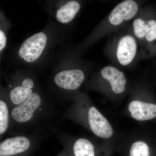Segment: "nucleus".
I'll return each instance as SVG.
<instances>
[{
  "mask_svg": "<svg viewBox=\"0 0 156 156\" xmlns=\"http://www.w3.org/2000/svg\"><path fill=\"white\" fill-rule=\"evenodd\" d=\"M128 109L131 115L137 121H147L156 117V105L139 101H133L129 104Z\"/></svg>",
  "mask_w": 156,
  "mask_h": 156,
  "instance_id": "f8f14e48",
  "label": "nucleus"
},
{
  "mask_svg": "<svg viewBox=\"0 0 156 156\" xmlns=\"http://www.w3.org/2000/svg\"><path fill=\"white\" fill-rule=\"evenodd\" d=\"M101 74L109 82L112 90L115 93L120 94L125 91L127 81L123 72L114 67L107 66L101 70Z\"/></svg>",
  "mask_w": 156,
  "mask_h": 156,
  "instance_id": "ddd939ff",
  "label": "nucleus"
},
{
  "mask_svg": "<svg viewBox=\"0 0 156 156\" xmlns=\"http://www.w3.org/2000/svg\"><path fill=\"white\" fill-rule=\"evenodd\" d=\"M7 83L5 89L12 108L24 102L40 88L36 76L23 71H19L11 75Z\"/></svg>",
  "mask_w": 156,
  "mask_h": 156,
  "instance_id": "7ed1b4c3",
  "label": "nucleus"
},
{
  "mask_svg": "<svg viewBox=\"0 0 156 156\" xmlns=\"http://www.w3.org/2000/svg\"><path fill=\"white\" fill-rule=\"evenodd\" d=\"M56 156H68L67 152L66 151L63 150L61 152H60L58 154L56 155Z\"/></svg>",
  "mask_w": 156,
  "mask_h": 156,
  "instance_id": "a211bd4d",
  "label": "nucleus"
},
{
  "mask_svg": "<svg viewBox=\"0 0 156 156\" xmlns=\"http://www.w3.org/2000/svg\"><path fill=\"white\" fill-rule=\"evenodd\" d=\"M52 33L50 30H44L26 39L17 50L20 60L28 65L40 62L52 47L54 41Z\"/></svg>",
  "mask_w": 156,
  "mask_h": 156,
  "instance_id": "f03ea898",
  "label": "nucleus"
},
{
  "mask_svg": "<svg viewBox=\"0 0 156 156\" xmlns=\"http://www.w3.org/2000/svg\"><path fill=\"white\" fill-rule=\"evenodd\" d=\"M137 43L134 37L127 35L119 41L117 49L118 61L122 65L127 66L131 63L136 56Z\"/></svg>",
  "mask_w": 156,
  "mask_h": 156,
  "instance_id": "9d476101",
  "label": "nucleus"
},
{
  "mask_svg": "<svg viewBox=\"0 0 156 156\" xmlns=\"http://www.w3.org/2000/svg\"><path fill=\"white\" fill-rule=\"evenodd\" d=\"M129 156H149V149L145 143L136 141L131 146Z\"/></svg>",
  "mask_w": 156,
  "mask_h": 156,
  "instance_id": "dca6fc26",
  "label": "nucleus"
},
{
  "mask_svg": "<svg viewBox=\"0 0 156 156\" xmlns=\"http://www.w3.org/2000/svg\"><path fill=\"white\" fill-rule=\"evenodd\" d=\"M52 14L57 22L67 25L72 22L81 9V5L76 1H61L56 4Z\"/></svg>",
  "mask_w": 156,
  "mask_h": 156,
  "instance_id": "6e6552de",
  "label": "nucleus"
},
{
  "mask_svg": "<svg viewBox=\"0 0 156 156\" xmlns=\"http://www.w3.org/2000/svg\"><path fill=\"white\" fill-rule=\"evenodd\" d=\"M145 38L148 42H152L156 40V27L147 35Z\"/></svg>",
  "mask_w": 156,
  "mask_h": 156,
  "instance_id": "f3484780",
  "label": "nucleus"
},
{
  "mask_svg": "<svg viewBox=\"0 0 156 156\" xmlns=\"http://www.w3.org/2000/svg\"><path fill=\"white\" fill-rule=\"evenodd\" d=\"M138 10V5L134 1H124L113 9L108 16L109 21L112 25H119L124 21L132 19Z\"/></svg>",
  "mask_w": 156,
  "mask_h": 156,
  "instance_id": "1a4fd4ad",
  "label": "nucleus"
},
{
  "mask_svg": "<svg viewBox=\"0 0 156 156\" xmlns=\"http://www.w3.org/2000/svg\"><path fill=\"white\" fill-rule=\"evenodd\" d=\"M8 134L14 135L47 133L57 129V112L52 100L39 88L21 104L11 109Z\"/></svg>",
  "mask_w": 156,
  "mask_h": 156,
  "instance_id": "f257e3e1",
  "label": "nucleus"
},
{
  "mask_svg": "<svg viewBox=\"0 0 156 156\" xmlns=\"http://www.w3.org/2000/svg\"><path fill=\"white\" fill-rule=\"evenodd\" d=\"M86 79L82 70L73 67L68 62L63 63L54 72L51 78V85L53 89L62 97L68 99L82 86Z\"/></svg>",
  "mask_w": 156,
  "mask_h": 156,
  "instance_id": "39448f33",
  "label": "nucleus"
},
{
  "mask_svg": "<svg viewBox=\"0 0 156 156\" xmlns=\"http://www.w3.org/2000/svg\"><path fill=\"white\" fill-rule=\"evenodd\" d=\"M53 134L60 141L68 156H95V148L93 144L87 138L75 139L65 132L56 129Z\"/></svg>",
  "mask_w": 156,
  "mask_h": 156,
  "instance_id": "423d86ee",
  "label": "nucleus"
},
{
  "mask_svg": "<svg viewBox=\"0 0 156 156\" xmlns=\"http://www.w3.org/2000/svg\"><path fill=\"white\" fill-rule=\"evenodd\" d=\"M0 17V53L1 57L7 47L8 33L11 25L2 12H1Z\"/></svg>",
  "mask_w": 156,
  "mask_h": 156,
  "instance_id": "2eb2a0df",
  "label": "nucleus"
},
{
  "mask_svg": "<svg viewBox=\"0 0 156 156\" xmlns=\"http://www.w3.org/2000/svg\"><path fill=\"white\" fill-rule=\"evenodd\" d=\"M50 134H20L2 140L0 143V156H33L42 141Z\"/></svg>",
  "mask_w": 156,
  "mask_h": 156,
  "instance_id": "20e7f679",
  "label": "nucleus"
},
{
  "mask_svg": "<svg viewBox=\"0 0 156 156\" xmlns=\"http://www.w3.org/2000/svg\"><path fill=\"white\" fill-rule=\"evenodd\" d=\"M11 107L5 88L1 86L0 93V140L2 141L10 129Z\"/></svg>",
  "mask_w": 156,
  "mask_h": 156,
  "instance_id": "9b49d317",
  "label": "nucleus"
},
{
  "mask_svg": "<svg viewBox=\"0 0 156 156\" xmlns=\"http://www.w3.org/2000/svg\"><path fill=\"white\" fill-rule=\"evenodd\" d=\"M86 119L91 131L101 138H108L112 135L113 130L110 124L95 107L87 108Z\"/></svg>",
  "mask_w": 156,
  "mask_h": 156,
  "instance_id": "0eeeda50",
  "label": "nucleus"
},
{
  "mask_svg": "<svg viewBox=\"0 0 156 156\" xmlns=\"http://www.w3.org/2000/svg\"><path fill=\"white\" fill-rule=\"evenodd\" d=\"M134 34L136 37L142 39L156 27V21L154 20H145L136 19L133 23Z\"/></svg>",
  "mask_w": 156,
  "mask_h": 156,
  "instance_id": "4468645a",
  "label": "nucleus"
}]
</instances>
